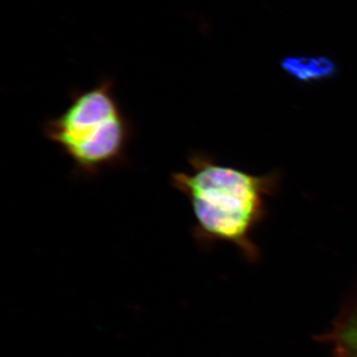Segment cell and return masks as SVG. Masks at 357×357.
I'll use <instances>...</instances> for the list:
<instances>
[{
  "label": "cell",
  "instance_id": "obj_1",
  "mask_svg": "<svg viewBox=\"0 0 357 357\" xmlns=\"http://www.w3.org/2000/svg\"><path fill=\"white\" fill-rule=\"evenodd\" d=\"M188 162L191 171L172 173L171 185L191 204L194 238L201 246L230 243L249 261L259 259L252 232L268 217L267 199L278 191L280 173L252 175L204 151L192 152Z\"/></svg>",
  "mask_w": 357,
  "mask_h": 357
},
{
  "label": "cell",
  "instance_id": "obj_2",
  "mask_svg": "<svg viewBox=\"0 0 357 357\" xmlns=\"http://www.w3.org/2000/svg\"><path fill=\"white\" fill-rule=\"evenodd\" d=\"M42 131L77 174L95 177L126 163L133 126L117 100L114 81L105 77L88 89H73L64 112L47 119Z\"/></svg>",
  "mask_w": 357,
  "mask_h": 357
},
{
  "label": "cell",
  "instance_id": "obj_3",
  "mask_svg": "<svg viewBox=\"0 0 357 357\" xmlns=\"http://www.w3.org/2000/svg\"><path fill=\"white\" fill-rule=\"evenodd\" d=\"M280 68L288 77L302 84H314L333 79L337 66L333 59L326 56H286Z\"/></svg>",
  "mask_w": 357,
  "mask_h": 357
},
{
  "label": "cell",
  "instance_id": "obj_4",
  "mask_svg": "<svg viewBox=\"0 0 357 357\" xmlns=\"http://www.w3.org/2000/svg\"><path fill=\"white\" fill-rule=\"evenodd\" d=\"M325 340L337 357H357V300L342 312Z\"/></svg>",
  "mask_w": 357,
  "mask_h": 357
}]
</instances>
